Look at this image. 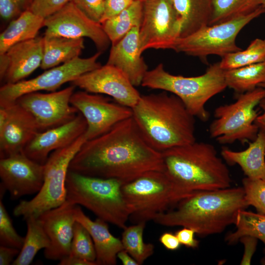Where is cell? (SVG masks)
Masks as SVG:
<instances>
[{"mask_svg":"<svg viewBox=\"0 0 265 265\" xmlns=\"http://www.w3.org/2000/svg\"><path fill=\"white\" fill-rule=\"evenodd\" d=\"M69 170L125 184L149 171L163 172V165L161 153L148 143L131 117L86 140L72 160Z\"/></svg>","mask_w":265,"mask_h":265,"instance_id":"cell-1","label":"cell"},{"mask_svg":"<svg viewBox=\"0 0 265 265\" xmlns=\"http://www.w3.org/2000/svg\"><path fill=\"white\" fill-rule=\"evenodd\" d=\"M248 207L242 186L196 191L157 215L153 221L164 226L189 228L205 237L221 233L235 224L238 212Z\"/></svg>","mask_w":265,"mask_h":265,"instance_id":"cell-2","label":"cell"},{"mask_svg":"<svg viewBox=\"0 0 265 265\" xmlns=\"http://www.w3.org/2000/svg\"><path fill=\"white\" fill-rule=\"evenodd\" d=\"M142 136L155 150L169 149L196 141L195 116L176 95L164 91L142 95L132 108Z\"/></svg>","mask_w":265,"mask_h":265,"instance_id":"cell-3","label":"cell"},{"mask_svg":"<svg viewBox=\"0 0 265 265\" xmlns=\"http://www.w3.org/2000/svg\"><path fill=\"white\" fill-rule=\"evenodd\" d=\"M161 153L163 172L187 193L231 187L229 170L210 143L195 141Z\"/></svg>","mask_w":265,"mask_h":265,"instance_id":"cell-4","label":"cell"},{"mask_svg":"<svg viewBox=\"0 0 265 265\" xmlns=\"http://www.w3.org/2000/svg\"><path fill=\"white\" fill-rule=\"evenodd\" d=\"M224 71L218 62L210 65L203 75L187 77L171 74L159 63L146 72L141 85L176 95L190 113L206 122L210 117L206 104L227 87Z\"/></svg>","mask_w":265,"mask_h":265,"instance_id":"cell-5","label":"cell"},{"mask_svg":"<svg viewBox=\"0 0 265 265\" xmlns=\"http://www.w3.org/2000/svg\"><path fill=\"white\" fill-rule=\"evenodd\" d=\"M123 183L115 179L86 176L69 170L66 200L80 205L97 218L124 229L129 213L122 193Z\"/></svg>","mask_w":265,"mask_h":265,"instance_id":"cell-6","label":"cell"},{"mask_svg":"<svg viewBox=\"0 0 265 265\" xmlns=\"http://www.w3.org/2000/svg\"><path fill=\"white\" fill-rule=\"evenodd\" d=\"M121 189L129 220L133 224L153 220L157 215L165 212L191 194L178 187L159 171L147 172L123 184Z\"/></svg>","mask_w":265,"mask_h":265,"instance_id":"cell-7","label":"cell"},{"mask_svg":"<svg viewBox=\"0 0 265 265\" xmlns=\"http://www.w3.org/2000/svg\"><path fill=\"white\" fill-rule=\"evenodd\" d=\"M87 140L84 133L70 145L53 152L44 164V181L40 191L31 199L22 200L13 214L26 219L38 217L66 201V181L70 163Z\"/></svg>","mask_w":265,"mask_h":265,"instance_id":"cell-8","label":"cell"},{"mask_svg":"<svg viewBox=\"0 0 265 265\" xmlns=\"http://www.w3.org/2000/svg\"><path fill=\"white\" fill-rule=\"evenodd\" d=\"M265 98V89L257 87L240 94L235 102L216 107L215 119L209 127L211 137L222 145L254 140L259 131L255 124L259 115L255 107Z\"/></svg>","mask_w":265,"mask_h":265,"instance_id":"cell-9","label":"cell"},{"mask_svg":"<svg viewBox=\"0 0 265 265\" xmlns=\"http://www.w3.org/2000/svg\"><path fill=\"white\" fill-rule=\"evenodd\" d=\"M265 13V6L237 18L218 24L207 25L188 36L179 38L173 50L187 55L206 58L216 55L222 58L241 51L236 38L241 29L254 19Z\"/></svg>","mask_w":265,"mask_h":265,"instance_id":"cell-10","label":"cell"},{"mask_svg":"<svg viewBox=\"0 0 265 265\" xmlns=\"http://www.w3.org/2000/svg\"><path fill=\"white\" fill-rule=\"evenodd\" d=\"M101 53L98 52L87 58L78 57L46 70L31 79L3 84L0 88V106H10L27 93L42 90L55 91L63 84L71 82L81 75L100 67L98 59Z\"/></svg>","mask_w":265,"mask_h":265,"instance_id":"cell-11","label":"cell"},{"mask_svg":"<svg viewBox=\"0 0 265 265\" xmlns=\"http://www.w3.org/2000/svg\"><path fill=\"white\" fill-rule=\"evenodd\" d=\"M181 21L170 0L143 1V17L139 27L142 53L150 49H174L180 37Z\"/></svg>","mask_w":265,"mask_h":265,"instance_id":"cell-12","label":"cell"},{"mask_svg":"<svg viewBox=\"0 0 265 265\" xmlns=\"http://www.w3.org/2000/svg\"><path fill=\"white\" fill-rule=\"evenodd\" d=\"M76 86L71 85L49 93L33 92L19 98L15 103L35 118L40 132L64 124L79 113L70 103Z\"/></svg>","mask_w":265,"mask_h":265,"instance_id":"cell-13","label":"cell"},{"mask_svg":"<svg viewBox=\"0 0 265 265\" xmlns=\"http://www.w3.org/2000/svg\"><path fill=\"white\" fill-rule=\"evenodd\" d=\"M70 103L86 121L84 135L87 140L103 134L132 115V108L85 91L74 92Z\"/></svg>","mask_w":265,"mask_h":265,"instance_id":"cell-14","label":"cell"},{"mask_svg":"<svg viewBox=\"0 0 265 265\" xmlns=\"http://www.w3.org/2000/svg\"><path fill=\"white\" fill-rule=\"evenodd\" d=\"M45 36H58L71 38L90 39L98 52L102 53L110 41L101 23L84 13L72 1L58 11L45 19Z\"/></svg>","mask_w":265,"mask_h":265,"instance_id":"cell-15","label":"cell"},{"mask_svg":"<svg viewBox=\"0 0 265 265\" xmlns=\"http://www.w3.org/2000/svg\"><path fill=\"white\" fill-rule=\"evenodd\" d=\"M71 84L89 93L109 96L116 103L131 108L141 96L123 72L107 64L81 75Z\"/></svg>","mask_w":265,"mask_h":265,"instance_id":"cell-16","label":"cell"},{"mask_svg":"<svg viewBox=\"0 0 265 265\" xmlns=\"http://www.w3.org/2000/svg\"><path fill=\"white\" fill-rule=\"evenodd\" d=\"M44 164L26 157L22 152L0 159V186L11 199L37 193L44 181Z\"/></svg>","mask_w":265,"mask_h":265,"instance_id":"cell-17","label":"cell"},{"mask_svg":"<svg viewBox=\"0 0 265 265\" xmlns=\"http://www.w3.org/2000/svg\"><path fill=\"white\" fill-rule=\"evenodd\" d=\"M76 206L66 200L38 216L50 240L49 246L44 249L47 259L59 261L70 255L76 222Z\"/></svg>","mask_w":265,"mask_h":265,"instance_id":"cell-18","label":"cell"},{"mask_svg":"<svg viewBox=\"0 0 265 265\" xmlns=\"http://www.w3.org/2000/svg\"><path fill=\"white\" fill-rule=\"evenodd\" d=\"M43 37L37 36L17 43L0 54V79L5 84L24 80L40 67L43 54Z\"/></svg>","mask_w":265,"mask_h":265,"instance_id":"cell-19","label":"cell"},{"mask_svg":"<svg viewBox=\"0 0 265 265\" xmlns=\"http://www.w3.org/2000/svg\"><path fill=\"white\" fill-rule=\"evenodd\" d=\"M86 128V121L79 112L73 119L64 124L38 132L22 153L44 165L53 152L73 143L85 133Z\"/></svg>","mask_w":265,"mask_h":265,"instance_id":"cell-20","label":"cell"},{"mask_svg":"<svg viewBox=\"0 0 265 265\" xmlns=\"http://www.w3.org/2000/svg\"><path fill=\"white\" fill-rule=\"evenodd\" d=\"M6 106L8 118L0 129V159L22 153L40 132L34 117L24 107L16 103Z\"/></svg>","mask_w":265,"mask_h":265,"instance_id":"cell-21","label":"cell"},{"mask_svg":"<svg viewBox=\"0 0 265 265\" xmlns=\"http://www.w3.org/2000/svg\"><path fill=\"white\" fill-rule=\"evenodd\" d=\"M139 27L133 28L118 42L112 44L106 62L123 72L135 87L141 85L148 71L141 56Z\"/></svg>","mask_w":265,"mask_h":265,"instance_id":"cell-22","label":"cell"},{"mask_svg":"<svg viewBox=\"0 0 265 265\" xmlns=\"http://www.w3.org/2000/svg\"><path fill=\"white\" fill-rule=\"evenodd\" d=\"M75 216L76 221L87 229L92 238L96 250L97 265H115L117 254L124 248L121 239L110 233L108 223L97 217L92 220L79 205L76 206Z\"/></svg>","mask_w":265,"mask_h":265,"instance_id":"cell-23","label":"cell"},{"mask_svg":"<svg viewBox=\"0 0 265 265\" xmlns=\"http://www.w3.org/2000/svg\"><path fill=\"white\" fill-rule=\"evenodd\" d=\"M221 155L230 165H238L247 177L265 179V130L259 129L255 139L242 151L223 148Z\"/></svg>","mask_w":265,"mask_h":265,"instance_id":"cell-24","label":"cell"},{"mask_svg":"<svg viewBox=\"0 0 265 265\" xmlns=\"http://www.w3.org/2000/svg\"><path fill=\"white\" fill-rule=\"evenodd\" d=\"M45 18L29 9L23 11L11 21L0 35V54L12 46L37 36L39 30L44 26Z\"/></svg>","mask_w":265,"mask_h":265,"instance_id":"cell-25","label":"cell"},{"mask_svg":"<svg viewBox=\"0 0 265 265\" xmlns=\"http://www.w3.org/2000/svg\"><path fill=\"white\" fill-rule=\"evenodd\" d=\"M43 59L40 68L48 70L80 57L84 48L83 38L44 36Z\"/></svg>","mask_w":265,"mask_h":265,"instance_id":"cell-26","label":"cell"},{"mask_svg":"<svg viewBox=\"0 0 265 265\" xmlns=\"http://www.w3.org/2000/svg\"><path fill=\"white\" fill-rule=\"evenodd\" d=\"M170 1L181 21L180 37L191 34L209 25L212 11V0Z\"/></svg>","mask_w":265,"mask_h":265,"instance_id":"cell-27","label":"cell"},{"mask_svg":"<svg viewBox=\"0 0 265 265\" xmlns=\"http://www.w3.org/2000/svg\"><path fill=\"white\" fill-rule=\"evenodd\" d=\"M143 17V2L134 0L117 15L101 23L111 44H114L133 28L140 26Z\"/></svg>","mask_w":265,"mask_h":265,"instance_id":"cell-28","label":"cell"},{"mask_svg":"<svg viewBox=\"0 0 265 265\" xmlns=\"http://www.w3.org/2000/svg\"><path fill=\"white\" fill-rule=\"evenodd\" d=\"M224 70L227 87L240 94L252 91L265 83V60Z\"/></svg>","mask_w":265,"mask_h":265,"instance_id":"cell-29","label":"cell"},{"mask_svg":"<svg viewBox=\"0 0 265 265\" xmlns=\"http://www.w3.org/2000/svg\"><path fill=\"white\" fill-rule=\"evenodd\" d=\"M27 231L20 253L12 265H30L37 253L50 245V240L38 217L29 216L26 219Z\"/></svg>","mask_w":265,"mask_h":265,"instance_id":"cell-30","label":"cell"},{"mask_svg":"<svg viewBox=\"0 0 265 265\" xmlns=\"http://www.w3.org/2000/svg\"><path fill=\"white\" fill-rule=\"evenodd\" d=\"M212 6L209 25L218 24L248 14L264 6V0H212Z\"/></svg>","mask_w":265,"mask_h":265,"instance_id":"cell-31","label":"cell"},{"mask_svg":"<svg viewBox=\"0 0 265 265\" xmlns=\"http://www.w3.org/2000/svg\"><path fill=\"white\" fill-rule=\"evenodd\" d=\"M235 225L236 230L226 236L228 244H236L241 237L249 236L261 240L265 246V215L241 210L237 215ZM264 251L265 253V247Z\"/></svg>","mask_w":265,"mask_h":265,"instance_id":"cell-32","label":"cell"},{"mask_svg":"<svg viewBox=\"0 0 265 265\" xmlns=\"http://www.w3.org/2000/svg\"><path fill=\"white\" fill-rule=\"evenodd\" d=\"M145 222H140L127 226L123 229L121 242L125 250L141 265L154 252V245L145 242L143 239Z\"/></svg>","mask_w":265,"mask_h":265,"instance_id":"cell-33","label":"cell"},{"mask_svg":"<svg viewBox=\"0 0 265 265\" xmlns=\"http://www.w3.org/2000/svg\"><path fill=\"white\" fill-rule=\"evenodd\" d=\"M265 60V39L256 38L244 50L232 53L219 62L223 70L232 69L259 63Z\"/></svg>","mask_w":265,"mask_h":265,"instance_id":"cell-34","label":"cell"},{"mask_svg":"<svg viewBox=\"0 0 265 265\" xmlns=\"http://www.w3.org/2000/svg\"><path fill=\"white\" fill-rule=\"evenodd\" d=\"M69 255L96 263V253L92 238L87 229L77 221Z\"/></svg>","mask_w":265,"mask_h":265,"instance_id":"cell-35","label":"cell"},{"mask_svg":"<svg viewBox=\"0 0 265 265\" xmlns=\"http://www.w3.org/2000/svg\"><path fill=\"white\" fill-rule=\"evenodd\" d=\"M242 183L247 205L254 207L257 213L265 215V179L246 177Z\"/></svg>","mask_w":265,"mask_h":265,"instance_id":"cell-36","label":"cell"},{"mask_svg":"<svg viewBox=\"0 0 265 265\" xmlns=\"http://www.w3.org/2000/svg\"><path fill=\"white\" fill-rule=\"evenodd\" d=\"M25 238L16 231L12 220L2 202L0 200V244L21 250Z\"/></svg>","mask_w":265,"mask_h":265,"instance_id":"cell-37","label":"cell"},{"mask_svg":"<svg viewBox=\"0 0 265 265\" xmlns=\"http://www.w3.org/2000/svg\"><path fill=\"white\" fill-rule=\"evenodd\" d=\"M70 1L71 0H32L28 9L45 19L58 11Z\"/></svg>","mask_w":265,"mask_h":265,"instance_id":"cell-38","label":"cell"},{"mask_svg":"<svg viewBox=\"0 0 265 265\" xmlns=\"http://www.w3.org/2000/svg\"><path fill=\"white\" fill-rule=\"evenodd\" d=\"M71 1L90 18L101 23L105 0H71Z\"/></svg>","mask_w":265,"mask_h":265,"instance_id":"cell-39","label":"cell"},{"mask_svg":"<svg viewBox=\"0 0 265 265\" xmlns=\"http://www.w3.org/2000/svg\"><path fill=\"white\" fill-rule=\"evenodd\" d=\"M134 0H105L101 24L111 18L128 7Z\"/></svg>","mask_w":265,"mask_h":265,"instance_id":"cell-40","label":"cell"},{"mask_svg":"<svg viewBox=\"0 0 265 265\" xmlns=\"http://www.w3.org/2000/svg\"><path fill=\"white\" fill-rule=\"evenodd\" d=\"M23 11L18 0H0V15L4 20L11 21Z\"/></svg>","mask_w":265,"mask_h":265,"instance_id":"cell-41","label":"cell"},{"mask_svg":"<svg viewBox=\"0 0 265 265\" xmlns=\"http://www.w3.org/2000/svg\"><path fill=\"white\" fill-rule=\"evenodd\" d=\"M180 243L191 248H197L199 241L194 238L195 231L190 228L183 227L175 233Z\"/></svg>","mask_w":265,"mask_h":265,"instance_id":"cell-42","label":"cell"},{"mask_svg":"<svg viewBox=\"0 0 265 265\" xmlns=\"http://www.w3.org/2000/svg\"><path fill=\"white\" fill-rule=\"evenodd\" d=\"M258 239L255 237L245 236L241 237L239 241L244 244V252L240 265H250L252 257L255 252Z\"/></svg>","mask_w":265,"mask_h":265,"instance_id":"cell-43","label":"cell"},{"mask_svg":"<svg viewBox=\"0 0 265 265\" xmlns=\"http://www.w3.org/2000/svg\"><path fill=\"white\" fill-rule=\"evenodd\" d=\"M20 250L16 248L0 246V265H9L13 262L19 255Z\"/></svg>","mask_w":265,"mask_h":265,"instance_id":"cell-44","label":"cell"},{"mask_svg":"<svg viewBox=\"0 0 265 265\" xmlns=\"http://www.w3.org/2000/svg\"><path fill=\"white\" fill-rule=\"evenodd\" d=\"M160 243L167 250L175 251L178 249L181 244L175 234L171 232H165L159 238Z\"/></svg>","mask_w":265,"mask_h":265,"instance_id":"cell-45","label":"cell"},{"mask_svg":"<svg viewBox=\"0 0 265 265\" xmlns=\"http://www.w3.org/2000/svg\"><path fill=\"white\" fill-rule=\"evenodd\" d=\"M59 265H97L95 263L91 262L77 257L68 256L59 261Z\"/></svg>","mask_w":265,"mask_h":265,"instance_id":"cell-46","label":"cell"},{"mask_svg":"<svg viewBox=\"0 0 265 265\" xmlns=\"http://www.w3.org/2000/svg\"><path fill=\"white\" fill-rule=\"evenodd\" d=\"M117 258L123 265H138L137 262L124 249L118 252Z\"/></svg>","mask_w":265,"mask_h":265,"instance_id":"cell-47","label":"cell"},{"mask_svg":"<svg viewBox=\"0 0 265 265\" xmlns=\"http://www.w3.org/2000/svg\"><path fill=\"white\" fill-rule=\"evenodd\" d=\"M259 105L262 109L263 112L258 116L255 124L259 129L265 130V98L261 101Z\"/></svg>","mask_w":265,"mask_h":265,"instance_id":"cell-48","label":"cell"},{"mask_svg":"<svg viewBox=\"0 0 265 265\" xmlns=\"http://www.w3.org/2000/svg\"><path fill=\"white\" fill-rule=\"evenodd\" d=\"M32 0H18L19 4L23 11L28 9Z\"/></svg>","mask_w":265,"mask_h":265,"instance_id":"cell-49","label":"cell"},{"mask_svg":"<svg viewBox=\"0 0 265 265\" xmlns=\"http://www.w3.org/2000/svg\"><path fill=\"white\" fill-rule=\"evenodd\" d=\"M258 87H262L265 89V83L259 85Z\"/></svg>","mask_w":265,"mask_h":265,"instance_id":"cell-50","label":"cell"},{"mask_svg":"<svg viewBox=\"0 0 265 265\" xmlns=\"http://www.w3.org/2000/svg\"><path fill=\"white\" fill-rule=\"evenodd\" d=\"M139 0V1H142V2H143V1H144L145 0Z\"/></svg>","mask_w":265,"mask_h":265,"instance_id":"cell-51","label":"cell"},{"mask_svg":"<svg viewBox=\"0 0 265 265\" xmlns=\"http://www.w3.org/2000/svg\"><path fill=\"white\" fill-rule=\"evenodd\" d=\"M264 6H265V0H264Z\"/></svg>","mask_w":265,"mask_h":265,"instance_id":"cell-52","label":"cell"}]
</instances>
